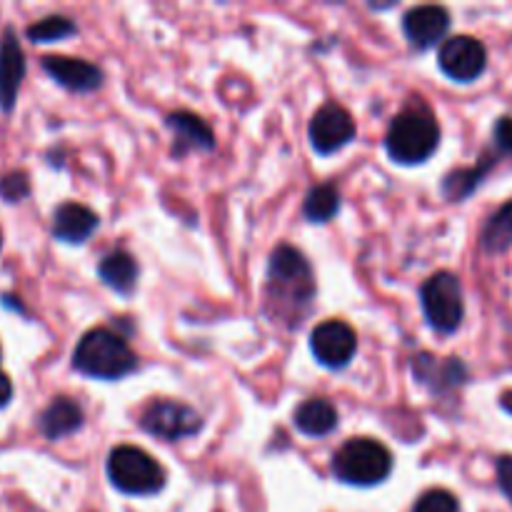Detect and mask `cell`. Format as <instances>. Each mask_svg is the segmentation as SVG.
Masks as SVG:
<instances>
[{
    "label": "cell",
    "mask_w": 512,
    "mask_h": 512,
    "mask_svg": "<svg viewBox=\"0 0 512 512\" xmlns=\"http://www.w3.org/2000/svg\"><path fill=\"white\" fill-rule=\"evenodd\" d=\"M390 470H393V455L373 438L348 440L333 458V473L338 475V480L360 488L383 483Z\"/></svg>",
    "instance_id": "4"
},
{
    "label": "cell",
    "mask_w": 512,
    "mask_h": 512,
    "mask_svg": "<svg viewBox=\"0 0 512 512\" xmlns=\"http://www.w3.org/2000/svg\"><path fill=\"white\" fill-rule=\"evenodd\" d=\"M310 350L325 368H345L358 350V335L343 320H325L310 335Z\"/></svg>",
    "instance_id": "8"
},
{
    "label": "cell",
    "mask_w": 512,
    "mask_h": 512,
    "mask_svg": "<svg viewBox=\"0 0 512 512\" xmlns=\"http://www.w3.org/2000/svg\"><path fill=\"white\" fill-rule=\"evenodd\" d=\"M140 425H143L145 433L175 443V440H183L200 433L203 418H200L193 408H188V405L183 403L153 400V403L143 410V415H140Z\"/></svg>",
    "instance_id": "7"
},
{
    "label": "cell",
    "mask_w": 512,
    "mask_h": 512,
    "mask_svg": "<svg viewBox=\"0 0 512 512\" xmlns=\"http://www.w3.org/2000/svg\"><path fill=\"white\" fill-rule=\"evenodd\" d=\"M413 373L415 380L423 385H428L435 393H443V390L455 388L465 380V368L458 358H435V355L423 353L413 360Z\"/></svg>",
    "instance_id": "14"
},
{
    "label": "cell",
    "mask_w": 512,
    "mask_h": 512,
    "mask_svg": "<svg viewBox=\"0 0 512 512\" xmlns=\"http://www.w3.org/2000/svg\"><path fill=\"white\" fill-rule=\"evenodd\" d=\"M108 478L125 495H153L163 490L165 470L145 450L120 445L108 458Z\"/></svg>",
    "instance_id": "5"
},
{
    "label": "cell",
    "mask_w": 512,
    "mask_h": 512,
    "mask_svg": "<svg viewBox=\"0 0 512 512\" xmlns=\"http://www.w3.org/2000/svg\"><path fill=\"white\" fill-rule=\"evenodd\" d=\"M413 512H460V503L448 490H428L420 495Z\"/></svg>",
    "instance_id": "24"
},
{
    "label": "cell",
    "mask_w": 512,
    "mask_h": 512,
    "mask_svg": "<svg viewBox=\"0 0 512 512\" xmlns=\"http://www.w3.org/2000/svg\"><path fill=\"white\" fill-rule=\"evenodd\" d=\"M495 143L505 153H512V118H500L495 125Z\"/></svg>",
    "instance_id": "26"
},
{
    "label": "cell",
    "mask_w": 512,
    "mask_h": 512,
    "mask_svg": "<svg viewBox=\"0 0 512 512\" xmlns=\"http://www.w3.org/2000/svg\"><path fill=\"white\" fill-rule=\"evenodd\" d=\"M0 245H3V240H0Z\"/></svg>",
    "instance_id": "30"
},
{
    "label": "cell",
    "mask_w": 512,
    "mask_h": 512,
    "mask_svg": "<svg viewBox=\"0 0 512 512\" xmlns=\"http://www.w3.org/2000/svg\"><path fill=\"white\" fill-rule=\"evenodd\" d=\"M168 128L173 130V155L183 158L185 153L190 150H213L215 148V138L210 125L205 123L203 118L193 113H170L168 115Z\"/></svg>",
    "instance_id": "13"
},
{
    "label": "cell",
    "mask_w": 512,
    "mask_h": 512,
    "mask_svg": "<svg viewBox=\"0 0 512 512\" xmlns=\"http://www.w3.org/2000/svg\"><path fill=\"white\" fill-rule=\"evenodd\" d=\"M340 210V193L333 185H315L310 188V193L305 195L303 213L305 218L313 220V223H328L335 218V213Z\"/></svg>",
    "instance_id": "20"
},
{
    "label": "cell",
    "mask_w": 512,
    "mask_h": 512,
    "mask_svg": "<svg viewBox=\"0 0 512 512\" xmlns=\"http://www.w3.org/2000/svg\"><path fill=\"white\" fill-rule=\"evenodd\" d=\"M308 133L315 153L330 155L355 138V120L343 105L328 103L313 115Z\"/></svg>",
    "instance_id": "10"
},
{
    "label": "cell",
    "mask_w": 512,
    "mask_h": 512,
    "mask_svg": "<svg viewBox=\"0 0 512 512\" xmlns=\"http://www.w3.org/2000/svg\"><path fill=\"white\" fill-rule=\"evenodd\" d=\"M293 423L303 435L323 438V435L333 433L335 425H338V410H335L325 398H310L295 410Z\"/></svg>",
    "instance_id": "18"
},
{
    "label": "cell",
    "mask_w": 512,
    "mask_h": 512,
    "mask_svg": "<svg viewBox=\"0 0 512 512\" xmlns=\"http://www.w3.org/2000/svg\"><path fill=\"white\" fill-rule=\"evenodd\" d=\"M75 23L65 15H48V18L38 20L35 25L28 28V38L33 43H55V40H63L68 35L75 33Z\"/></svg>",
    "instance_id": "22"
},
{
    "label": "cell",
    "mask_w": 512,
    "mask_h": 512,
    "mask_svg": "<svg viewBox=\"0 0 512 512\" xmlns=\"http://www.w3.org/2000/svg\"><path fill=\"white\" fill-rule=\"evenodd\" d=\"M83 425V408L70 398H55L40 415V433L48 440H60Z\"/></svg>",
    "instance_id": "17"
},
{
    "label": "cell",
    "mask_w": 512,
    "mask_h": 512,
    "mask_svg": "<svg viewBox=\"0 0 512 512\" xmlns=\"http://www.w3.org/2000/svg\"><path fill=\"white\" fill-rule=\"evenodd\" d=\"M440 145V125L425 103L400 110L385 135V150L400 165L425 163Z\"/></svg>",
    "instance_id": "2"
},
{
    "label": "cell",
    "mask_w": 512,
    "mask_h": 512,
    "mask_svg": "<svg viewBox=\"0 0 512 512\" xmlns=\"http://www.w3.org/2000/svg\"><path fill=\"white\" fill-rule=\"evenodd\" d=\"M503 405H505V408H508L510 413H512V393L505 395V398H503Z\"/></svg>",
    "instance_id": "29"
},
{
    "label": "cell",
    "mask_w": 512,
    "mask_h": 512,
    "mask_svg": "<svg viewBox=\"0 0 512 512\" xmlns=\"http://www.w3.org/2000/svg\"><path fill=\"white\" fill-rule=\"evenodd\" d=\"M485 168H473V170H458V173H450L443 183V193L450 200H463L465 195H470L475 190V185L483 178Z\"/></svg>",
    "instance_id": "23"
},
{
    "label": "cell",
    "mask_w": 512,
    "mask_h": 512,
    "mask_svg": "<svg viewBox=\"0 0 512 512\" xmlns=\"http://www.w3.org/2000/svg\"><path fill=\"white\" fill-rule=\"evenodd\" d=\"M420 303H423L425 318L438 333H455L463 323V288H460V280L448 270L435 273L433 278L425 280L423 290H420Z\"/></svg>",
    "instance_id": "6"
},
{
    "label": "cell",
    "mask_w": 512,
    "mask_h": 512,
    "mask_svg": "<svg viewBox=\"0 0 512 512\" xmlns=\"http://www.w3.org/2000/svg\"><path fill=\"white\" fill-rule=\"evenodd\" d=\"M43 68L55 83L75 93H90L103 83V70L83 58H68V55H45Z\"/></svg>",
    "instance_id": "12"
},
{
    "label": "cell",
    "mask_w": 512,
    "mask_h": 512,
    "mask_svg": "<svg viewBox=\"0 0 512 512\" xmlns=\"http://www.w3.org/2000/svg\"><path fill=\"white\" fill-rule=\"evenodd\" d=\"M450 28V13L443 5H418L403 18V33L413 48L425 50L438 45Z\"/></svg>",
    "instance_id": "11"
},
{
    "label": "cell",
    "mask_w": 512,
    "mask_h": 512,
    "mask_svg": "<svg viewBox=\"0 0 512 512\" xmlns=\"http://www.w3.org/2000/svg\"><path fill=\"white\" fill-rule=\"evenodd\" d=\"M265 298H268L265 308L275 323H285L288 328L303 323L315 298V280L313 270L300 250L290 248V245H280L273 250Z\"/></svg>",
    "instance_id": "1"
},
{
    "label": "cell",
    "mask_w": 512,
    "mask_h": 512,
    "mask_svg": "<svg viewBox=\"0 0 512 512\" xmlns=\"http://www.w3.org/2000/svg\"><path fill=\"white\" fill-rule=\"evenodd\" d=\"M28 193H30V180L28 175L20 173V170L0 178V195H3L8 203H18V200H23Z\"/></svg>",
    "instance_id": "25"
},
{
    "label": "cell",
    "mask_w": 512,
    "mask_h": 512,
    "mask_svg": "<svg viewBox=\"0 0 512 512\" xmlns=\"http://www.w3.org/2000/svg\"><path fill=\"white\" fill-rule=\"evenodd\" d=\"M10 398H13V383H10L8 375L0 370V408H3V405H8Z\"/></svg>",
    "instance_id": "28"
},
{
    "label": "cell",
    "mask_w": 512,
    "mask_h": 512,
    "mask_svg": "<svg viewBox=\"0 0 512 512\" xmlns=\"http://www.w3.org/2000/svg\"><path fill=\"white\" fill-rule=\"evenodd\" d=\"M485 65H488L485 45L473 35H455V38L445 40L443 48H440V68L448 78L458 80V83L478 80Z\"/></svg>",
    "instance_id": "9"
},
{
    "label": "cell",
    "mask_w": 512,
    "mask_h": 512,
    "mask_svg": "<svg viewBox=\"0 0 512 512\" xmlns=\"http://www.w3.org/2000/svg\"><path fill=\"white\" fill-rule=\"evenodd\" d=\"M512 245V200L488 220L483 230V248L488 253H503Z\"/></svg>",
    "instance_id": "21"
},
{
    "label": "cell",
    "mask_w": 512,
    "mask_h": 512,
    "mask_svg": "<svg viewBox=\"0 0 512 512\" xmlns=\"http://www.w3.org/2000/svg\"><path fill=\"white\" fill-rule=\"evenodd\" d=\"M98 275L115 293L130 295L135 290V283H138V263L125 250H113V253L100 260Z\"/></svg>",
    "instance_id": "19"
},
{
    "label": "cell",
    "mask_w": 512,
    "mask_h": 512,
    "mask_svg": "<svg viewBox=\"0 0 512 512\" xmlns=\"http://www.w3.org/2000/svg\"><path fill=\"white\" fill-rule=\"evenodd\" d=\"M25 75V55L20 50L18 40L13 33H8L0 43V108H13L18 98L20 83Z\"/></svg>",
    "instance_id": "16"
},
{
    "label": "cell",
    "mask_w": 512,
    "mask_h": 512,
    "mask_svg": "<svg viewBox=\"0 0 512 512\" xmlns=\"http://www.w3.org/2000/svg\"><path fill=\"white\" fill-rule=\"evenodd\" d=\"M498 483L512 503V458L510 455H505V458L498 460Z\"/></svg>",
    "instance_id": "27"
},
{
    "label": "cell",
    "mask_w": 512,
    "mask_h": 512,
    "mask_svg": "<svg viewBox=\"0 0 512 512\" xmlns=\"http://www.w3.org/2000/svg\"><path fill=\"white\" fill-rule=\"evenodd\" d=\"M98 228V215L80 203H63L55 210L53 235L63 243L80 245L90 238Z\"/></svg>",
    "instance_id": "15"
},
{
    "label": "cell",
    "mask_w": 512,
    "mask_h": 512,
    "mask_svg": "<svg viewBox=\"0 0 512 512\" xmlns=\"http://www.w3.org/2000/svg\"><path fill=\"white\" fill-rule=\"evenodd\" d=\"M78 373L95 380H120L138 368V358L118 333L108 328H95L80 338L73 353Z\"/></svg>",
    "instance_id": "3"
}]
</instances>
